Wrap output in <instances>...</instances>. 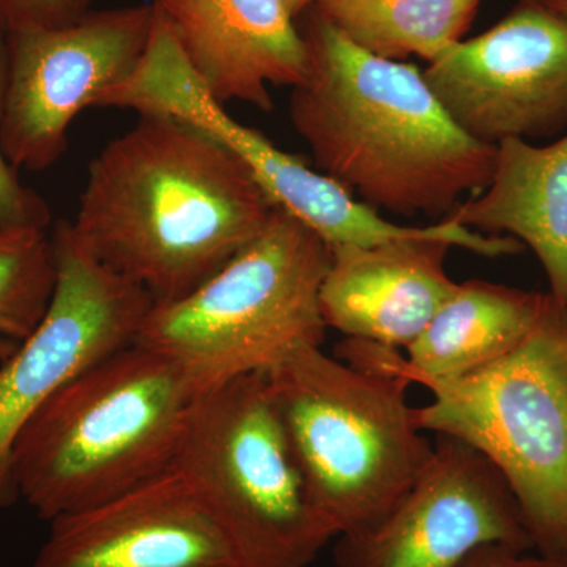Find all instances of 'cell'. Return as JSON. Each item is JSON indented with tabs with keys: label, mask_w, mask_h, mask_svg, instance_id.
<instances>
[{
	"label": "cell",
	"mask_w": 567,
	"mask_h": 567,
	"mask_svg": "<svg viewBox=\"0 0 567 567\" xmlns=\"http://www.w3.org/2000/svg\"><path fill=\"white\" fill-rule=\"evenodd\" d=\"M233 152L169 115H140L89 166L74 237L153 306L196 290L276 210Z\"/></svg>",
	"instance_id": "cell-1"
},
{
	"label": "cell",
	"mask_w": 567,
	"mask_h": 567,
	"mask_svg": "<svg viewBox=\"0 0 567 567\" xmlns=\"http://www.w3.org/2000/svg\"><path fill=\"white\" fill-rule=\"evenodd\" d=\"M301 33L308 70L289 114L322 174L404 216H450L486 188L495 145L458 128L424 71L369 54L312 9Z\"/></svg>",
	"instance_id": "cell-2"
},
{
	"label": "cell",
	"mask_w": 567,
	"mask_h": 567,
	"mask_svg": "<svg viewBox=\"0 0 567 567\" xmlns=\"http://www.w3.org/2000/svg\"><path fill=\"white\" fill-rule=\"evenodd\" d=\"M177 361L134 341L52 395L13 447L18 496L44 520L80 513L173 466L199 398Z\"/></svg>",
	"instance_id": "cell-3"
},
{
	"label": "cell",
	"mask_w": 567,
	"mask_h": 567,
	"mask_svg": "<svg viewBox=\"0 0 567 567\" xmlns=\"http://www.w3.org/2000/svg\"><path fill=\"white\" fill-rule=\"evenodd\" d=\"M265 377L312 498L336 536L375 527L434 454L409 402L412 383L316 346L290 353Z\"/></svg>",
	"instance_id": "cell-4"
},
{
	"label": "cell",
	"mask_w": 567,
	"mask_h": 567,
	"mask_svg": "<svg viewBox=\"0 0 567 567\" xmlns=\"http://www.w3.org/2000/svg\"><path fill=\"white\" fill-rule=\"evenodd\" d=\"M330 262L322 238L276 208L212 278L174 303L153 306L136 341L177 361L199 394L267 374L298 349L322 346L320 289Z\"/></svg>",
	"instance_id": "cell-5"
},
{
	"label": "cell",
	"mask_w": 567,
	"mask_h": 567,
	"mask_svg": "<svg viewBox=\"0 0 567 567\" xmlns=\"http://www.w3.org/2000/svg\"><path fill=\"white\" fill-rule=\"evenodd\" d=\"M412 383L434 398L415 406L421 431L484 454L516 496L537 554L567 561V306L548 293L535 330L496 363Z\"/></svg>",
	"instance_id": "cell-6"
},
{
	"label": "cell",
	"mask_w": 567,
	"mask_h": 567,
	"mask_svg": "<svg viewBox=\"0 0 567 567\" xmlns=\"http://www.w3.org/2000/svg\"><path fill=\"white\" fill-rule=\"evenodd\" d=\"M171 468L221 529L238 567H308L338 537L312 498L265 374L200 394Z\"/></svg>",
	"instance_id": "cell-7"
},
{
	"label": "cell",
	"mask_w": 567,
	"mask_h": 567,
	"mask_svg": "<svg viewBox=\"0 0 567 567\" xmlns=\"http://www.w3.org/2000/svg\"><path fill=\"white\" fill-rule=\"evenodd\" d=\"M151 3L89 11L61 28L7 31L0 140L14 169L43 171L66 148L71 122L125 81L151 41Z\"/></svg>",
	"instance_id": "cell-8"
},
{
	"label": "cell",
	"mask_w": 567,
	"mask_h": 567,
	"mask_svg": "<svg viewBox=\"0 0 567 567\" xmlns=\"http://www.w3.org/2000/svg\"><path fill=\"white\" fill-rule=\"evenodd\" d=\"M55 287L50 308L0 365V506L18 498L13 447L22 429L74 377L133 344L153 301L95 259L70 223L51 235Z\"/></svg>",
	"instance_id": "cell-9"
},
{
	"label": "cell",
	"mask_w": 567,
	"mask_h": 567,
	"mask_svg": "<svg viewBox=\"0 0 567 567\" xmlns=\"http://www.w3.org/2000/svg\"><path fill=\"white\" fill-rule=\"evenodd\" d=\"M462 132L487 145L567 128V18L536 0L424 71Z\"/></svg>",
	"instance_id": "cell-10"
},
{
	"label": "cell",
	"mask_w": 567,
	"mask_h": 567,
	"mask_svg": "<svg viewBox=\"0 0 567 567\" xmlns=\"http://www.w3.org/2000/svg\"><path fill=\"white\" fill-rule=\"evenodd\" d=\"M535 550L505 476L484 454L436 435L434 454L375 527L339 536L338 567H458L477 548Z\"/></svg>",
	"instance_id": "cell-11"
},
{
	"label": "cell",
	"mask_w": 567,
	"mask_h": 567,
	"mask_svg": "<svg viewBox=\"0 0 567 567\" xmlns=\"http://www.w3.org/2000/svg\"><path fill=\"white\" fill-rule=\"evenodd\" d=\"M454 246L484 257L525 248L516 238L475 233L445 218L417 237L330 249L320 289L324 324L346 338L406 349L456 290L445 268Z\"/></svg>",
	"instance_id": "cell-12"
},
{
	"label": "cell",
	"mask_w": 567,
	"mask_h": 567,
	"mask_svg": "<svg viewBox=\"0 0 567 567\" xmlns=\"http://www.w3.org/2000/svg\"><path fill=\"white\" fill-rule=\"evenodd\" d=\"M50 524L33 567H238L221 529L173 468Z\"/></svg>",
	"instance_id": "cell-13"
},
{
	"label": "cell",
	"mask_w": 567,
	"mask_h": 567,
	"mask_svg": "<svg viewBox=\"0 0 567 567\" xmlns=\"http://www.w3.org/2000/svg\"><path fill=\"white\" fill-rule=\"evenodd\" d=\"M205 91L271 111L270 87H295L308 48L286 0H151Z\"/></svg>",
	"instance_id": "cell-14"
},
{
	"label": "cell",
	"mask_w": 567,
	"mask_h": 567,
	"mask_svg": "<svg viewBox=\"0 0 567 567\" xmlns=\"http://www.w3.org/2000/svg\"><path fill=\"white\" fill-rule=\"evenodd\" d=\"M548 293L487 281L457 284L427 327L405 349L346 338L334 357L383 369L412 383L417 377L458 379L514 352L546 311Z\"/></svg>",
	"instance_id": "cell-15"
},
{
	"label": "cell",
	"mask_w": 567,
	"mask_h": 567,
	"mask_svg": "<svg viewBox=\"0 0 567 567\" xmlns=\"http://www.w3.org/2000/svg\"><path fill=\"white\" fill-rule=\"evenodd\" d=\"M495 147L486 188L446 219L484 235L507 234L528 246L546 271L548 293L567 306V134L544 147L524 140Z\"/></svg>",
	"instance_id": "cell-16"
},
{
	"label": "cell",
	"mask_w": 567,
	"mask_h": 567,
	"mask_svg": "<svg viewBox=\"0 0 567 567\" xmlns=\"http://www.w3.org/2000/svg\"><path fill=\"white\" fill-rule=\"evenodd\" d=\"M481 0H315L311 9L361 50L429 63L462 40Z\"/></svg>",
	"instance_id": "cell-17"
},
{
	"label": "cell",
	"mask_w": 567,
	"mask_h": 567,
	"mask_svg": "<svg viewBox=\"0 0 567 567\" xmlns=\"http://www.w3.org/2000/svg\"><path fill=\"white\" fill-rule=\"evenodd\" d=\"M55 287L48 230L0 233V336L21 342L39 327Z\"/></svg>",
	"instance_id": "cell-18"
},
{
	"label": "cell",
	"mask_w": 567,
	"mask_h": 567,
	"mask_svg": "<svg viewBox=\"0 0 567 567\" xmlns=\"http://www.w3.org/2000/svg\"><path fill=\"white\" fill-rule=\"evenodd\" d=\"M7 29L0 24V125H2L3 93L7 81ZM51 210L47 200L22 185L17 169L7 159L0 140V233L10 230H48Z\"/></svg>",
	"instance_id": "cell-19"
},
{
	"label": "cell",
	"mask_w": 567,
	"mask_h": 567,
	"mask_svg": "<svg viewBox=\"0 0 567 567\" xmlns=\"http://www.w3.org/2000/svg\"><path fill=\"white\" fill-rule=\"evenodd\" d=\"M93 0H0V24L7 31L61 28L91 11Z\"/></svg>",
	"instance_id": "cell-20"
},
{
	"label": "cell",
	"mask_w": 567,
	"mask_h": 567,
	"mask_svg": "<svg viewBox=\"0 0 567 567\" xmlns=\"http://www.w3.org/2000/svg\"><path fill=\"white\" fill-rule=\"evenodd\" d=\"M458 567H567V561L544 557V555H529L528 551L517 548L492 544V546L477 548Z\"/></svg>",
	"instance_id": "cell-21"
},
{
	"label": "cell",
	"mask_w": 567,
	"mask_h": 567,
	"mask_svg": "<svg viewBox=\"0 0 567 567\" xmlns=\"http://www.w3.org/2000/svg\"><path fill=\"white\" fill-rule=\"evenodd\" d=\"M287 7H289L290 13L293 14L295 18L298 17V14L303 13V11L311 9L312 3H315V0H286Z\"/></svg>",
	"instance_id": "cell-22"
},
{
	"label": "cell",
	"mask_w": 567,
	"mask_h": 567,
	"mask_svg": "<svg viewBox=\"0 0 567 567\" xmlns=\"http://www.w3.org/2000/svg\"><path fill=\"white\" fill-rule=\"evenodd\" d=\"M536 2L544 3V6L551 7V9L558 10L561 6L563 0H536Z\"/></svg>",
	"instance_id": "cell-23"
},
{
	"label": "cell",
	"mask_w": 567,
	"mask_h": 567,
	"mask_svg": "<svg viewBox=\"0 0 567 567\" xmlns=\"http://www.w3.org/2000/svg\"><path fill=\"white\" fill-rule=\"evenodd\" d=\"M558 11H559V13L565 14V17L567 18V0H563L561 6H559Z\"/></svg>",
	"instance_id": "cell-24"
}]
</instances>
